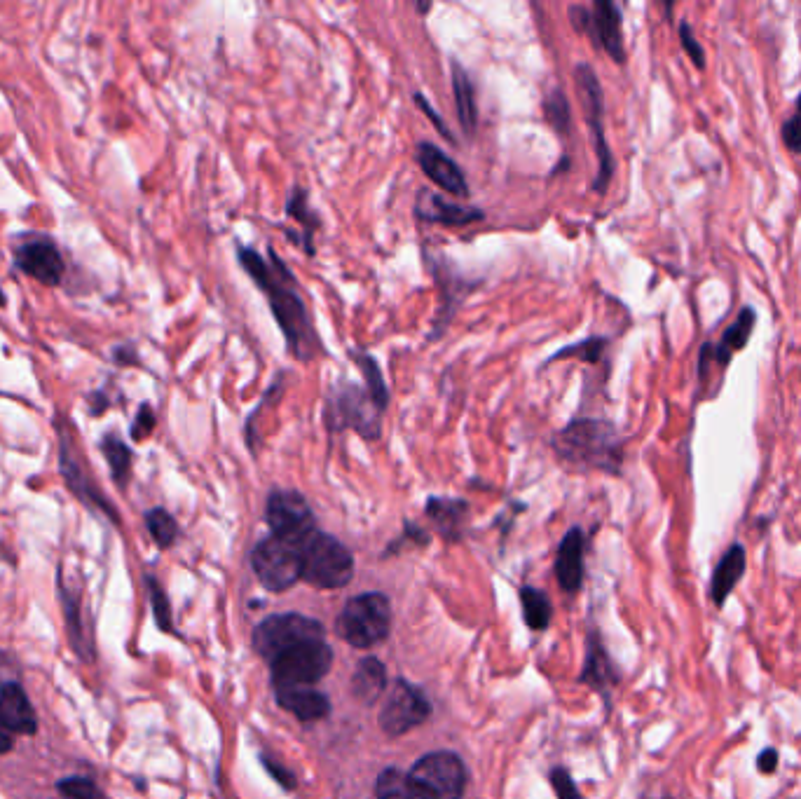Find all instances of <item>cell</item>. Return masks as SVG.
<instances>
[{
  "label": "cell",
  "instance_id": "1",
  "mask_svg": "<svg viewBox=\"0 0 801 799\" xmlns=\"http://www.w3.org/2000/svg\"><path fill=\"white\" fill-rule=\"evenodd\" d=\"M237 258L253 284L267 296L275 314L279 331L284 333L286 347L298 361H312L321 352V343L314 324L307 314L305 300L300 298L293 272L286 268L275 251H267V261L251 247H237Z\"/></svg>",
  "mask_w": 801,
  "mask_h": 799
},
{
  "label": "cell",
  "instance_id": "2",
  "mask_svg": "<svg viewBox=\"0 0 801 799\" xmlns=\"http://www.w3.org/2000/svg\"><path fill=\"white\" fill-rule=\"evenodd\" d=\"M553 448L560 460L572 467H588L616 474L623 462V441L607 420L579 418L553 436Z\"/></svg>",
  "mask_w": 801,
  "mask_h": 799
},
{
  "label": "cell",
  "instance_id": "3",
  "mask_svg": "<svg viewBox=\"0 0 801 799\" xmlns=\"http://www.w3.org/2000/svg\"><path fill=\"white\" fill-rule=\"evenodd\" d=\"M324 420L331 432L354 429L361 439L375 441L382 434V413L373 404L366 387L354 385L349 380H340L326 399Z\"/></svg>",
  "mask_w": 801,
  "mask_h": 799
},
{
  "label": "cell",
  "instance_id": "4",
  "mask_svg": "<svg viewBox=\"0 0 801 799\" xmlns=\"http://www.w3.org/2000/svg\"><path fill=\"white\" fill-rule=\"evenodd\" d=\"M303 551V579L319 589H340L352 582L354 558L349 549L326 532L314 530L305 542Z\"/></svg>",
  "mask_w": 801,
  "mask_h": 799
},
{
  "label": "cell",
  "instance_id": "5",
  "mask_svg": "<svg viewBox=\"0 0 801 799\" xmlns=\"http://www.w3.org/2000/svg\"><path fill=\"white\" fill-rule=\"evenodd\" d=\"M574 80H577V92L581 99V106H584V115L588 127H591L593 143H595V155H598V174L593 179V190L595 193H607L609 183H612L614 176V157L612 150H609L607 136H605V94H602V85L598 80V75L588 64H579L577 71H574Z\"/></svg>",
  "mask_w": 801,
  "mask_h": 799
},
{
  "label": "cell",
  "instance_id": "6",
  "mask_svg": "<svg viewBox=\"0 0 801 799\" xmlns=\"http://www.w3.org/2000/svg\"><path fill=\"white\" fill-rule=\"evenodd\" d=\"M392 624L389 600L380 593L356 596L345 605L338 617V633L352 647H373L387 638Z\"/></svg>",
  "mask_w": 801,
  "mask_h": 799
},
{
  "label": "cell",
  "instance_id": "7",
  "mask_svg": "<svg viewBox=\"0 0 801 799\" xmlns=\"http://www.w3.org/2000/svg\"><path fill=\"white\" fill-rule=\"evenodd\" d=\"M253 570L267 591H286L303 579V551L300 544L282 537H267L251 553Z\"/></svg>",
  "mask_w": 801,
  "mask_h": 799
},
{
  "label": "cell",
  "instance_id": "8",
  "mask_svg": "<svg viewBox=\"0 0 801 799\" xmlns=\"http://www.w3.org/2000/svg\"><path fill=\"white\" fill-rule=\"evenodd\" d=\"M319 638H324V628L319 621L303 617V614H275L260 621L253 633V647L267 664H272L279 654Z\"/></svg>",
  "mask_w": 801,
  "mask_h": 799
},
{
  "label": "cell",
  "instance_id": "9",
  "mask_svg": "<svg viewBox=\"0 0 801 799\" xmlns=\"http://www.w3.org/2000/svg\"><path fill=\"white\" fill-rule=\"evenodd\" d=\"M333 652L324 638L307 640L272 661L275 687H312L331 671Z\"/></svg>",
  "mask_w": 801,
  "mask_h": 799
},
{
  "label": "cell",
  "instance_id": "10",
  "mask_svg": "<svg viewBox=\"0 0 801 799\" xmlns=\"http://www.w3.org/2000/svg\"><path fill=\"white\" fill-rule=\"evenodd\" d=\"M59 429V471L61 478L66 481V486L71 493L78 497V500L85 504L87 509L101 511L106 518H111L115 525H120V514L118 509L113 507V502L101 493V488L94 483V478L87 474L85 467H82L78 453H75V443L71 439V432H68L66 425L61 420H57Z\"/></svg>",
  "mask_w": 801,
  "mask_h": 799
},
{
  "label": "cell",
  "instance_id": "11",
  "mask_svg": "<svg viewBox=\"0 0 801 799\" xmlns=\"http://www.w3.org/2000/svg\"><path fill=\"white\" fill-rule=\"evenodd\" d=\"M265 518L272 528V535L293 544L305 542L317 530L310 504L296 490H275L267 497Z\"/></svg>",
  "mask_w": 801,
  "mask_h": 799
},
{
  "label": "cell",
  "instance_id": "12",
  "mask_svg": "<svg viewBox=\"0 0 801 799\" xmlns=\"http://www.w3.org/2000/svg\"><path fill=\"white\" fill-rule=\"evenodd\" d=\"M413 781L434 799H460L467 785V769L455 753H429L410 771Z\"/></svg>",
  "mask_w": 801,
  "mask_h": 799
},
{
  "label": "cell",
  "instance_id": "13",
  "mask_svg": "<svg viewBox=\"0 0 801 799\" xmlns=\"http://www.w3.org/2000/svg\"><path fill=\"white\" fill-rule=\"evenodd\" d=\"M12 256L17 270L45 286H59L66 275V263L57 242L45 235L22 237L12 249Z\"/></svg>",
  "mask_w": 801,
  "mask_h": 799
},
{
  "label": "cell",
  "instance_id": "14",
  "mask_svg": "<svg viewBox=\"0 0 801 799\" xmlns=\"http://www.w3.org/2000/svg\"><path fill=\"white\" fill-rule=\"evenodd\" d=\"M429 715L431 703L422 689L408 685L406 680H399L394 682L392 692H389L385 706H382L380 727L389 736H401L422 725Z\"/></svg>",
  "mask_w": 801,
  "mask_h": 799
},
{
  "label": "cell",
  "instance_id": "15",
  "mask_svg": "<svg viewBox=\"0 0 801 799\" xmlns=\"http://www.w3.org/2000/svg\"><path fill=\"white\" fill-rule=\"evenodd\" d=\"M57 593L61 610H64L66 633L71 650L78 654L82 664H94L97 661V647H94V635L89 633L85 624V605H82V586L73 582H66L64 570L57 575Z\"/></svg>",
  "mask_w": 801,
  "mask_h": 799
},
{
  "label": "cell",
  "instance_id": "16",
  "mask_svg": "<svg viewBox=\"0 0 801 799\" xmlns=\"http://www.w3.org/2000/svg\"><path fill=\"white\" fill-rule=\"evenodd\" d=\"M593 38L595 47L607 52L614 64H626V43H623V19L621 10L609 0H595L591 19L586 31Z\"/></svg>",
  "mask_w": 801,
  "mask_h": 799
},
{
  "label": "cell",
  "instance_id": "17",
  "mask_svg": "<svg viewBox=\"0 0 801 799\" xmlns=\"http://www.w3.org/2000/svg\"><path fill=\"white\" fill-rule=\"evenodd\" d=\"M38 713L17 680L0 685V729L10 736H36Z\"/></svg>",
  "mask_w": 801,
  "mask_h": 799
},
{
  "label": "cell",
  "instance_id": "18",
  "mask_svg": "<svg viewBox=\"0 0 801 799\" xmlns=\"http://www.w3.org/2000/svg\"><path fill=\"white\" fill-rule=\"evenodd\" d=\"M417 162H420L422 172L427 174V179L434 186L450 195L469 197V183L460 165L448 153H443L441 148L434 146V143L424 141L417 146Z\"/></svg>",
  "mask_w": 801,
  "mask_h": 799
},
{
  "label": "cell",
  "instance_id": "19",
  "mask_svg": "<svg viewBox=\"0 0 801 799\" xmlns=\"http://www.w3.org/2000/svg\"><path fill=\"white\" fill-rule=\"evenodd\" d=\"M757 324V312L752 307H743L741 314L736 317V322L724 331L722 340L717 345L705 343L701 350V366L708 364V361H717L722 368L731 364L736 352H741L745 345L750 343L752 331H755Z\"/></svg>",
  "mask_w": 801,
  "mask_h": 799
},
{
  "label": "cell",
  "instance_id": "20",
  "mask_svg": "<svg viewBox=\"0 0 801 799\" xmlns=\"http://www.w3.org/2000/svg\"><path fill=\"white\" fill-rule=\"evenodd\" d=\"M745 568H748V558H745V549L741 544H731L724 556L720 558V563L715 565V572H712L710 586H708V596L715 607H724L731 593L745 575Z\"/></svg>",
  "mask_w": 801,
  "mask_h": 799
},
{
  "label": "cell",
  "instance_id": "21",
  "mask_svg": "<svg viewBox=\"0 0 801 799\" xmlns=\"http://www.w3.org/2000/svg\"><path fill=\"white\" fill-rule=\"evenodd\" d=\"M415 214L427 223L457 225V228H462V225H469L474 221H483L481 209L462 207V204L448 202L438 193H431V190H422L420 197H417Z\"/></svg>",
  "mask_w": 801,
  "mask_h": 799
},
{
  "label": "cell",
  "instance_id": "22",
  "mask_svg": "<svg viewBox=\"0 0 801 799\" xmlns=\"http://www.w3.org/2000/svg\"><path fill=\"white\" fill-rule=\"evenodd\" d=\"M584 544V532L572 528L563 537V544L558 549L556 575L560 586L570 593L579 591L581 582H584Z\"/></svg>",
  "mask_w": 801,
  "mask_h": 799
},
{
  "label": "cell",
  "instance_id": "23",
  "mask_svg": "<svg viewBox=\"0 0 801 799\" xmlns=\"http://www.w3.org/2000/svg\"><path fill=\"white\" fill-rule=\"evenodd\" d=\"M275 694L277 701L282 703V708H286L303 722L321 720V717L331 713L328 696L317 692L314 687H275Z\"/></svg>",
  "mask_w": 801,
  "mask_h": 799
},
{
  "label": "cell",
  "instance_id": "24",
  "mask_svg": "<svg viewBox=\"0 0 801 799\" xmlns=\"http://www.w3.org/2000/svg\"><path fill=\"white\" fill-rule=\"evenodd\" d=\"M385 687H387V673L382 661H378L375 657L359 661L352 678L354 699L364 703V706H373V703L382 696V692H385Z\"/></svg>",
  "mask_w": 801,
  "mask_h": 799
},
{
  "label": "cell",
  "instance_id": "25",
  "mask_svg": "<svg viewBox=\"0 0 801 799\" xmlns=\"http://www.w3.org/2000/svg\"><path fill=\"white\" fill-rule=\"evenodd\" d=\"M453 94L457 106V118L467 134H474L478 127V104H476V87L471 83L469 73L464 66L453 61Z\"/></svg>",
  "mask_w": 801,
  "mask_h": 799
},
{
  "label": "cell",
  "instance_id": "26",
  "mask_svg": "<svg viewBox=\"0 0 801 799\" xmlns=\"http://www.w3.org/2000/svg\"><path fill=\"white\" fill-rule=\"evenodd\" d=\"M467 502L462 500H445V497H431L427 502V516L436 523V528L445 537H460V528L467 518Z\"/></svg>",
  "mask_w": 801,
  "mask_h": 799
},
{
  "label": "cell",
  "instance_id": "27",
  "mask_svg": "<svg viewBox=\"0 0 801 799\" xmlns=\"http://www.w3.org/2000/svg\"><path fill=\"white\" fill-rule=\"evenodd\" d=\"M352 361L359 368L361 375H364V382H366V392L371 394L373 404L378 406L380 413L387 411L389 406V389H387V382H385V375H382V368L375 357L371 354L364 352V350H352Z\"/></svg>",
  "mask_w": 801,
  "mask_h": 799
},
{
  "label": "cell",
  "instance_id": "28",
  "mask_svg": "<svg viewBox=\"0 0 801 799\" xmlns=\"http://www.w3.org/2000/svg\"><path fill=\"white\" fill-rule=\"evenodd\" d=\"M101 453H104L108 467H111V474H113V481L118 488H125L129 476H132V450L125 441L120 439L118 434H106L104 439H101Z\"/></svg>",
  "mask_w": 801,
  "mask_h": 799
},
{
  "label": "cell",
  "instance_id": "29",
  "mask_svg": "<svg viewBox=\"0 0 801 799\" xmlns=\"http://www.w3.org/2000/svg\"><path fill=\"white\" fill-rule=\"evenodd\" d=\"M286 214H289L293 221L300 223V228L305 230L303 237V247L310 256H314V232L321 228V218L314 214V209L310 207V195L305 193L303 188H293V193L286 202Z\"/></svg>",
  "mask_w": 801,
  "mask_h": 799
},
{
  "label": "cell",
  "instance_id": "30",
  "mask_svg": "<svg viewBox=\"0 0 801 799\" xmlns=\"http://www.w3.org/2000/svg\"><path fill=\"white\" fill-rule=\"evenodd\" d=\"M378 799H434L427 795L413 776L399 769H385L378 778Z\"/></svg>",
  "mask_w": 801,
  "mask_h": 799
},
{
  "label": "cell",
  "instance_id": "31",
  "mask_svg": "<svg viewBox=\"0 0 801 799\" xmlns=\"http://www.w3.org/2000/svg\"><path fill=\"white\" fill-rule=\"evenodd\" d=\"M584 680L591 682L593 687L602 689V692H605L607 687H612L616 682V673L612 668V661H609L607 652L602 650V645L598 643V638H595V635L591 638V650H588Z\"/></svg>",
  "mask_w": 801,
  "mask_h": 799
},
{
  "label": "cell",
  "instance_id": "32",
  "mask_svg": "<svg viewBox=\"0 0 801 799\" xmlns=\"http://www.w3.org/2000/svg\"><path fill=\"white\" fill-rule=\"evenodd\" d=\"M146 528L160 549H171L178 539V523L167 509L155 507L146 514Z\"/></svg>",
  "mask_w": 801,
  "mask_h": 799
},
{
  "label": "cell",
  "instance_id": "33",
  "mask_svg": "<svg viewBox=\"0 0 801 799\" xmlns=\"http://www.w3.org/2000/svg\"><path fill=\"white\" fill-rule=\"evenodd\" d=\"M523 614L527 626L534 631H544L551 621V603L546 593L537 589H523Z\"/></svg>",
  "mask_w": 801,
  "mask_h": 799
},
{
  "label": "cell",
  "instance_id": "34",
  "mask_svg": "<svg viewBox=\"0 0 801 799\" xmlns=\"http://www.w3.org/2000/svg\"><path fill=\"white\" fill-rule=\"evenodd\" d=\"M146 586H148V598H150V607H153V617H155L157 628L164 633H174V619H171V605H169L167 591L162 589V584L157 582L153 575L146 577Z\"/></svg>",
  "mask_w": 801,
  "mask_h": 799
},
{
  "label": "cell",
  "instance_id": "35",
  "mask_svg": "<svg viewBox=\"0 0 801 799\" xmlns=\"http://www.w3.org/2000/svg\"><path fill=\"white\" fill-rule=\"evenodd\" d=\"M544 113L546 120L551 122V127L560 134L570 132L572 118H570V101H567L563 90H553L546 94L544 99Z\"/></svg>",
  "mask_w": 801,
  "mask_h": 799
},
{
  "label": "cell",
  "instance_id": "36",
  "mask_svg": "<svg viewBox=\"0 0 801 799\" xmlns=\"http://www.w3.org/2000/svg\"><path fill=\"white\" fill-rule=\"evenodd\" d=\"M57 790L64 799H108L97 781L89 776H68L57 783Z\"/></svg>",
  "mask_w": 801,
  "mask_h": 799
},
{
  "label": "cell",
  "instance_id": "37",
  "mask_svg": "<svg viewBox=\"0 0 801 799\" xmlns=\"http://www.w3.org/2000/svg\"><path fill=\"white\" fill-rule=\"evenodd\" d=\"M607 347V340L595 336V338H586L581 340L577 345H570V347H563V350L556 352V357H551V361H560V359H570V357H577V359H584V361H600L602 352H605Z\"/></svg>",
  "mask_w": 801,
  "mask_h": 799
},
{
  "label": "cell",
  "instance_id": "38",
  "mask_svg": "<svg viewBox=\"0 0 801 799\" xmlns=\"http://www.w3.org/2000/svg\"><path fill=\"white\" fill-rule=\"evenodd\" d=\"M157 425V418L153 413V408L148 404H141L139 413L134 415V422H132V429H129V434H132L134 441H146L150 434H153V429Z\"/></svg>",
  "mask_w": 801,
  "mask_h": 799
},
{
  "label": "cell",
  "instance_id": "39",
  "mask_svg": "<svg viewBox=\"0 0 801 799\" xmlns=\"http://www.w3.org/2000/svg\"><path fill=\"white\" fill-rule=\"evenodd\" d=\"M680 43H682V50L689 54V59L694 61V66L698 71H703L705 68V52L701 43H698L694 31H691V26L687 22L680 24Z\"/></svg>",
  "mask_w": 801,
  "mask_h": 799
},
{
  "label": "cell",
  "instance_id": "40",
  "mask_svg": "<svg viewBox=\"0 0 801 799\" xmlns=\"http://www.w3.org/2000/svg\"><path fill=\"white\" fill-rule=\"evenodd\" d=\"M551 783H553V788H556L560 799H584L565 769H553Z\"/></svg>",
  "mask_w": 801,
  "mask_h": 799
},
{
  "label": "cell",
  "instance_id": "41",
  "mask_svg": "<svg viewBox=\"0 0 801 799\" xmlns=\"http://www.w3.org/2000/svg\"><path fill=\"white\" fill-rule=\"evenodd\" d=\"M783 141L787 150L801 153V113H794L792 118H787L783 122Z\"/></svg>",
  "mask_w": 801,
  "mask_h": 799
},
{
  "label": "cell",
  "instance_id": "42",
  "mask_svg": "<svg viewBox=\"0 0 801 799\" xmlns=\"http://www.w3.org/2000/svg\"><path fill=\"white\" fill-rule=\"evenodd\" d=\"M415 104H417V106H420V108H422V111H424V115H427V118H429L431 122H434V125L438 127V132H441V134L445 136V139H448V141H453V134H450V129H448V125H445V122L441 120V115H436V111H434V108H431V106H429V101H427V99H424V94H420V92H417V94H415Z\"/></svg>",
  "mask_w": 801,
  "mask_h": 799
},
{
  "label": "cell",
  "instance_id": "43",
  "mask_svg": "<svg viewBox=\"0 0 801 799\" xmlns=\"http://www.w3.org/2000/svg\"><path fill=\"white\" fill-rule=\"evenodd\" d=\"M778 750L776 748H764L762 753L757 755V771L759 774H766V776H771V774H776V769H778Z\"/></svg>",
  "mask_w": 801,
  "mask_h": 799
},
{
  "label": "cell",
  "instance_id": "44",
  "mask_svg": "<svg viewBox=\"0 0 801 799\" xmlns=\"http://www.w3.org/2000/svg\"><path fill=\"white\" fill-rule=\"evenodd\" d=\"M136 357H139V354H136L132 345H120L113 350V361L118 366H136L139 364V359Z\"/></svg>",
  "mask_w": 801,
  "mask_h": 799
},
{
  "label": "cell",
  "instance_id": "45",
  "mask_svg": "<svg viewBox=\"0 0 801 799\" xmlns=\"http://www.w3.org/2000/svg\"><path fill=\"white\" fill-rule=\"evenodd\" d=\"M265 767H267V771H270L272 776L277 778L279 783L286 785V788H293V785H296V781H293V776H291V771H286V769H282V767H277V764L272 762V760H267V757H265Z\"/></svg>",
  "mask_w": 801,
  "mask_h": 799
},
{
  "label": "cell",
  "instance_id": "46",
  "mask_svg": "<svg viewBox=\"0 0 801 799\" xmlns=\"http://www.w3.org/2000/svg\"><path fill=\"white\" fill-rule=\"evenodd\" d=\"M89 401H92V408H89L92 413H89V415H94V418H101V415L106 413L108 404H111L104 392H94L92 396H89Z\"/></svg>",
  "mask_w": 801,
  "mask_h": 799
},
{
  "label": "cell",
  "instance_id": "47",
  "mask_svg": "<svg viewBox=\"0 0 801 799\" xmlns=\"http://www.w3.org/2000/svg\"><path fill=\"white\" fill-rule=\"evenodd\" d=\"M12 748H15V736H10L8 732L0 729V755H8Z\"/></svg>",
  "mask_w": 801,
  "mask_h": 799
},
{
  "label": "cell",
  "instance_id": "48",
  "mask_svg": "<svg viewBox=\"0 0 801 799\" xmlns=\"http://www.w3.org/2000/svg\"><path fill=\"white\" fill-rule=\"evenodd\" d=\"M0 307H5V293L0 289Z\"/></svg>",
  "mask_w": 801,
  "mask_h": 799
},
{
  "label": "cell",
  "instance_id": "49",
  "mask_svg": "<svg viewBox=\"0 0 801 799\" xmlns=\"http://www.w3.org/2000/svg\"><path fill=\"white\" fill-rule=\"evenodd\" d=\"M797 113H801V94L797 97Z\"/></svg>",
  "mask_w": 801,
  "mask_h": 799
},
{
  "label": "cell",
  "instance_id": "50",
  "mask_svg": "<svg viewBox=\"0 0 801 799\" xmlns=\"http://www.w3.org/2000/svg\"><path fill=\"white\" fill-rule=\"evenodd\" d=\"M668 799H673V797H668Z\"/></svg>",
  "mask_w": 801,
  "mask_h": 799
}]
</instances>
